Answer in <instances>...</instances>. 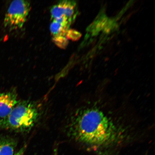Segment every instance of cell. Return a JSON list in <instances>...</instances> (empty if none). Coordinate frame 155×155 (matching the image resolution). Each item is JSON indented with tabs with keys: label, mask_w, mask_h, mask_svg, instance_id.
Returning <instances> with one entry per match:
<instances>
[{
	"label": "cell",
	"mask_w": 155,
	"mask_h": 155,
	"mask_svg": "<svg viewBox=\"0 0 155 155\" xmlns=\"http://www.w3.org/2000/svg\"><path fill=\"white\" fill-rule=\"evenodd\" d=\"M17 141L8 136H0V155H14Z\"/></svg>",
	"instance_id": "obj_7"
},
{
	"label": "cell",
	"mask_w": 155,
	"mask_h": 155,
	"mask_svg": "<svg viewBox=\"0 0 155 155\" xmlns=\"http://www.w3.org/2000/svg\"><path fill=\"white\" fill-rule=\"evenodd\" d=\"M98 102L81 107L71 117L68 127L70 137L81 144L102 148L121 143L130 135L129 129L112 112Z\"/></svg>",
	"instance_id": "obj_1"
},
{
	"label": "cell",
	"mask_w": 155,
	"mask_h": 155,
	"mask_svg": "<svg viewBox=\"0 0 155 155\" xmlns=\"http://www.w3.org/2000/svg\"><path fill=\"white\" fill-rule=\"evenodd\" d=\"M39 117L38 110L34 104L29 101H18L8 115L0 119V128L27 132L34 127Z\"/></svg>",
	"instance_id": "obj_2"
},
{
	"label": "cell",
	"mask_w": 155,
	"mask_h": 155,
	"mask_svg": "<svg viewBox=\"0 0 155 155\" xmlns=\"http://www.w3.org/2000/svg\"><path fill=\"white\" fill-rule=\"evenodd\" d=\"M30 4L28 1L15 0L10 5L5 15L4 25L11 30L22 28L30 12Z\"/></svg>",
	"instance_id": "obj_3"
},
{
	"label": "cell",
	"mask_w": 155,
	"mask_h": 155,
	"mask_svg": "<svg viewBox=\"0 0 155 155\" xmlns=\"http://www.w3.org/2000/svg\"><path fill=\"white\" fill-rule=\"evenodd\" d=\"M18 102L15 90L0 93V118L8 115Z\"/></svg>",
	"instance_id": "obj_6"
},
{
	"label": "cell",
	"mask_w": 155,
	"mask_h": 155,
	"mask_svg": "<svg viewBox=\"0 0 155 155\" xmlns=\"http://www.w3.org/2000/svg\"><path fill=\"white\" fill-rule=\"evenodd\" d=\"M26 146L22 147L18 152L15 153L14 155H24L25 150H26Z\"/></svg>",
	"instance_id": "obj_9"
},
{
	"label": "cell",
	"mask_w": 155,
	"mask_h": 155,
	"mask_svg": "<svg viewBox=\"0 0 155 155\" xmlns=\"http://www.w3.org/2000/svg\"><path fill=\"white\" fill-rule=\"evenodd\" d=\"M71 24L63 19L52 21L50 26V32L55 43L60 47H64L68 43L67 35Z\"/></svg>",
	"instance_id": "obj_5"
},
{
	"label": "cell",
	"mask_w": 155,
	"mask_h": 155,
	"mask_svg": "<svg viewBox=\"0 0 155 155\" xmlns=\"http://www.w3.org/2000/svg\"><path fill=\"white\" fill-rule=\"evenodd\" d=\"M77 6L74 1L64 0L60 1L50 10L52 21L65 19L72 24L78 14Z\"/></svg>",
	"instance_id": "obj_4"
},
{
	"label": "cell",
	"mask_w": 155,
	"mask_h": 155,
	"mask_svg": "<svg viewBox=\"0 0 155 155\" xmlns=\"http://www.w3.org/2000/svg\"><path fill=\"white\" fill-rule=\"evenodd\" d=\"M81 35L77 31L73 30H69L67 37L71 38L74 40H77L80 38Z\"/></svg>",
	"instance_id": "obj_8"
}]
</instances>
